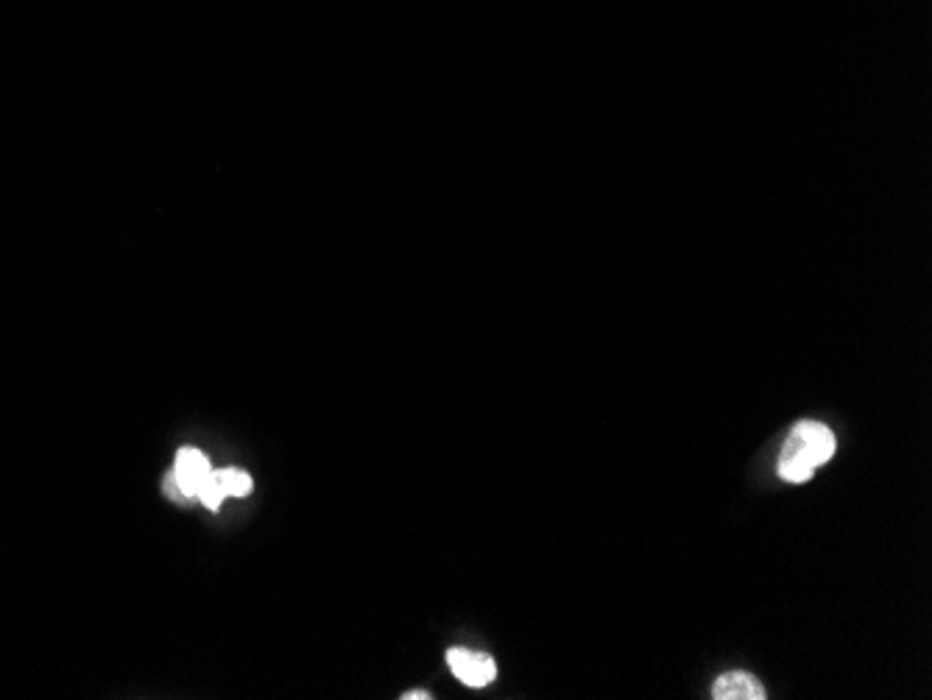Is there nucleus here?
I'll return each mask as SVG.
<instances>
[{
	"label": "nucleus",
	"mask_w": 932,
	"mask_h": 700,
	"mask_svg": "<svg viewBox=\"0 0 932 700\" xmlns=\"http://www.w3.org/2000/svg\"><path fill=\"white\" fill-rule=\"evenodd\" d=\"M213 477L226 497H246L254 486L252 477L243 469H213Z\"/></svg>",
	"instance_id": "nucleus-5"
},
{
	"label": "nucleus",
	"mask_w": 932,
	"mask_h": 700,
	"mask_svg": "<svg viewBox=\"0 0 932 700\" xmlns=\"http://www.w3.org/2000/svg\"><path fill=\"white\" fill-rule=\"evenodd\" d=\"M430 692H421V689H414V692H405L402 700H430Z\"/></svg>",
	"instance_id": "nucleus-7"
},
{
	"label": "nucleus",
	"mask_w": 932,
	"mask_h": 700,
	"mask_svg": "<svg viewBox=\"0 0 932 700\" xmlns=\"http://www.w3.org/2000/svg\"><path fill=\"white\" fill-rule=\"evenodd\" d=\"M715 700H765V687L746 670L724 672L712 683Z\"/></svg>",
	"instance_id": "nucleus-4"
},
{
	"label": "nucleus",
	"mask_w": 932,
	"mask_h": 700,
	"mask_svg": "<svg viewBox=\"0 0 932 700\" xmlns=\"http://www.w3.org/2000/svg\"><path fill=\"white\" fill-rule=\"evenodd\" d=\"M174 477H176V483L182 486V492H185V497L193 499L198 494V488H202L204 483L213 477V466H210V460L204 458L198 449L185 447V449H179V453H176Z\"/></svg>",
	"instance_id": "nucleus-3"
},
{
	"label": "nucleus",
	"mask_w": 932,
	"mask_h": 700,
	"mask_svg": "<svg viewBox=\"0 0 932 700\" xmlns=\"http://www.w3.org/2000/svg\"><path fill=\"white\" fill-rule=\"evenodd\" d=\"M835 432L821 421H798L781 447L776 471L787 483H807L835 455Z\"/></svg>",
	"instance_id": "nucleus-1"
},
{
	"label": "nucleus",
	"mask_w": 932,
	"mask_h": 700,
	"mask_svg": "<svg viewBox=\"0 0 932 700\" xmlns=\"http://www.w3.org/2000/svg\"><path fill=\"white\" fill-rule=\"evenodd\" d=\"M196 497H198V499H202V503H204V505H207V508H213V511H215V508H219V505H221V503H224V497H226V494H224V492H221V486H219V483H215V477H210V480H207V483H204V486H202V488H198V494H196Z\"/></svg>",
	"instance_id": "nucleus-6"
},
{
	"label": "nucleus",
	"mask_w": 932,
	"mask_h": 700,
	"mask_svg": "<svg viewBox=\"0 0 932 700\" xmlns=\"http://www.w3.org/2000/svg\"><path fill=\"white\" fill-rule=\"evenodd\" d=\"M447 664L460 683H466V687L473 689L486 687V683L495 681L497 675L495 659H492L489 653H480V650L453 648L447 653Z\"/></svg>",
	"instance_id": "nucleus-2"
}]
</instances>
